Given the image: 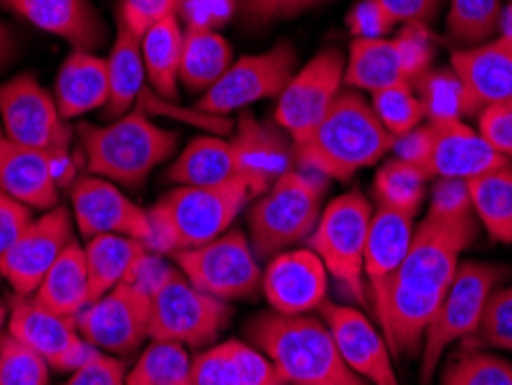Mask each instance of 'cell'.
Listing matches in <instances>:
<instances>
[{
    "instance_id": "obj_1",
    "label": "cell",
    "mask_w": 512,
    "mask_h": 385,
    "mask_svg": "<svg viewBox=\"0 0 512 385\" xmlns=\"http://www.w3.org/2000/svg\"><path fill=\"white\" fill-rule=\"evenodd\" d=\"M478 231V217L443 222L425 217L413 233L393 282L374 303L376 319L393 356H411L423 349L425 332L446 298L459 268V256Z\"/></svg>"
},
{
    "instance_id": "obj_2",
    "label": "cell",
    "mask_w": 512,
    "mask_h": 385,
    "mask_svg": "<svg viewBox=\"0 0 512 385\" xmlns=\"http://www.w3.org/2000/svg\"><path fill=\"white\" fill-rule=\"evenodd\" d=\"M395 141L363 95L340 90L321 123L303 141L293 143V153L298 169L326 180H349L360 169L383 160Z\"/></svg>"
},
{
    "instance_id": "obj_3",
    "label": "cell",
    "mask_w": 512,
    "mask_h": 385,
    "mask_svg": "<svg viewBox=\"0 0 512 385\" xmlns=\"http://www.w3.org/2000/svg\"><path fill=\"white\" fill-rule=\"evenodd\" d=\"M247 335L266 353L286 385H367L342 360L326 321L312 314L266 312L252 319Z\"/></svg>"
},
{
    "instance_id": "obj_4",
    "label": "cell",
    "mask_w": 512,
    "mask_h": 385,
    "mask_svg": "<svg viewBox=\"0 0 512 385\" xmlns=\"http://www.w3.org/2000/svg\"><path fill=\"white\" fill-rule=\"evenodd\" d=\"M86 173L139 190L150 173L176 153L178 134L155 125L143 111H130L109 125L77 127Z\"/></svg>"
},
{
    "instance_id": "obj_5",
    "label": "cell",
    "mask_w": 512,
    "mask_h": 385,
    "mask_svg": "<svg viewBox=\"0 0 512 385\" xmlns=\"http://www.w3.org/2000/svg\"><path fill=\"white\" fill-rule=\"evenodd\" d=\"M254 199L243 178L213 187H176L148 208L155 254H176L220 238Z\"/></svg>"
},
{
    "instance_id": "obj_6",
    "label": "cell",
    "mask_w": 512,
    "mask_h": 385,
    "mask_svg": "<svg viewBox=\"0 0 512 385\" xmlns=\"http://www.w3.org/2000/svg\"><path fill=\"white\" fill-rule=\"evenodd\" d=\"M323 176L293 166L256 199L247 213L250 243L259 259H273L275 254L303 243L312 236L323 210V194L328 190Z\"/></svg>"
},
{
    "instance_id": "obj_7",
    "label": "cell",
    "mask_w": 512,
    "mask_h": 385,
    "mask_svg": "<svg viewBox=\"0 0 512 385\" xmlns=\"http://www.w3.org/2000/svg\"><path fill=\"white\" fill-rule=\"evenodd\" d=\"M374 208L363 192L353 190L337 196L321 210L312 231L310 249L319 256L328 275L340 282L346 293L363 305L365 286V247L370 236Z\"/></svg>"
},
{
    "instance_id": "obj_8",
    "label": "cell",
    "mask_w": 512,
    "mask_h": 385,
    "mask_svg": "<svg viewBox=\"0 0 512 385\" xmlns=\"http://www.w3.org/2000/svg\"><path fill=\"white\" fill-rule=\"evenodd\" d=\"M231 305L197 289L178 268H167L153 284L150 339L206 349L229 326Z\"/></svg>"
},
{
    "instance_id": "obj_9",
    "label": "cell",
    "mask_w": 512,
    "mask_h": 385,
    "mask_svg": "<svg viewBox=\"0 0 512 385\" xmlns=\"http://www.w3.org/2000/svg\"><path fill=\"white\" fill-rule=\"evenodd\" d=\"M153 259L143 263L139 275L118 284L116 289L104 293L95 303H90L77 316L81 337L95 351L109 353L116 358L132 356L139 346L150 342V314H153V284L148 279V270ZM164 270V268H162ZM160 270V273H162Z\"/></svg>"
},
{
    "instance_id": "obj_10",
    "label": "cell",
    "mask_w": 512,
    "mask_h": 385,
    "mask_svg": "<svg viewBox=\"0 0 512 385\" xmlns=\"http://www.w3.org/2000/svg\"><path fill=\"white\" fill-rule=\"evenodd\" d=\"M503 277H506V270L501 266H492V263H459L453 284L448 286L439 312L429 323L423 349H420V358H423L420 379L425 385L434 379L436 367H439L448 346L480 330L489 296L499 289Z\"/></svg>"
},
{
    "instance_id": "obj_11",
    "label": "cell",
    "mask_w": 512,
    "mask_h": 385,
    "mask_svg": "<svg viewBox=\"0 0 512 385\" xmlns=\"http://www.w3.org/2000/svg\"><path fill=\"white\" fill-rule=\"evenodd\" d=\"M0 127L12 141L40 150L58 162H72V125L54 97L33 74H17L0 86Z\"/></svg>"
},
{
    "instance_id": "obj_12",
    "label": "cell",
    "mask_w": 512,
    "mask_h": 385,
    "mask_svg": "<svg viewBox=\"0 0 512 385\" xmlns=\"http://www.w3.org/2000/svg\"><path fill=\"white\" fill-rule=\"evenodd\" d=\"M173 263L197 289L224 303L250 298L261 289L259 256L245 231L229 229L206 245L176 252Z\"/></svg>"
},
{
    "instance_id": "obj_13",
    "label": "cell",
    "mask_w": 512,
    "mask_h": 385,
    "mask_svg": "<svg viewBox=\"0 0 512 385\" xmlns=\"http://www.w3.org/2000/svg\"><path fill=\"white\" fill-rule=\"evenodd\" d=\"M296 60V49L286 42L266 54L240 58L208 93L201 95L197 107L210 116H227L254 102L280 97L296 74Z\"/></svg>"
},
{
    "instance_id": "obj_14",
    "label": "cell",
    "mask_w": 512,
    "mask_h": 385,
    "mask_svg": "<svg viewBox=\"0 0 512 385\" xmlns=\"http://www.w3.org/2000/svg\"><path fill=\"white\" fill-rule=\"evenodd\" d=\"M346 60L340 49H323L303 70L293 74L289 86L277 97L275 123L293 143L303 141L340 95Z\"/></svg>"
},
{
    "instance_id": "obj_15",
    "label": "cell",
    "mask_w": 512,
    "mask_h": 385,
    "mask_svg": "<svg viewBox=\"0 0 512 385\" xmlns=\"http://www.w3.org/2000/svg\"><path fill=\"white\" fill-rule=\"evenodd\" d=\"M72 217L86 240L97 236L137 238L150 247L153 224L148 208L134 203L111 180L84 173L70 185Z\"/></svg>"
},
{
    "instance_id": "obj_16",
    "label": "cell",
    "mask_w": 512,
    "mask_h": 385,
    "mask_svg": "<svg viewBox=\"0 0 512 385\" xmlns=\"http://www.w3.org/2000/svg\"><path fill=\"white\" fill-rule=\"evenodd\" d=\"M74 243V217L67 208L42 210L0 256V277L17 296H33L58 256Z\"/></svg>"
},
{
    "instance_id": "obj_17",
    "label": "cell",
    "mask_w": 512,
    "mask_h": 385,
    "mask_svg": "<svg viewBox=\"0 0 512 385\" xmlns=\"http://www.w3.org/2000/svg\"><path fill=\"white\" fill-rule=\"evenodd\" d=\"M7 332L49 362L54 372L70 374L84 365L95 349L81 337L77 319H67L37 303L33 296H19L7 316Z\"/></svg>"
},
{
    "instance_id": "obj_18",
    "label": "cell",
    "mask_w": 512,
    "mask_h": 385,
    "mask_svg": "<svg viewBox=\"0 0 512 385\" xmlns=\"http://www.w3.org/2000/svg\"><path fill=\"white\" fill-rule=\"evenodd\" d=\"M74 180L72 162H58L40 150L21 146L0 127V192L30 210H51L60 201V187H70Z\"/></svg>"
},
{
    "instance_id": "obj_19",
    "label": "cell",
    "mask_w": 512,
    "mask_h": 385,
    "mask_svg": "<svg viewBox=\"0 0 512 385\" xmlns=\"http://www.w3.org/2000/svg\"><path fill=\"white\" fill-rule=\"evenodd\" d=\"M425 127L427 148L420 169L429 178L473 180L510 162L464 120H429Z\"/></svg>"
},
{
    "instance_id": "obj_20",
    "label": "cell",
    "mask_w": 512,
    "mask_h": 385,
    "mask_svg": "<svg viewBox=\"0 0 512 385\" xmlns=\"http://www.w3.org/2000/svg\"><path fill=\"white\" fill-rule=\"evenodd\" d=\"M321 319L333 335L337 351L353 374L372 385H399L393 351L374 323L351 305H321Z\"/></svg>"
},
{
    "instance_id": "obj_21",
    "label": "cell",
    "mask_w": 512,
    "mask_h": 385,
    "mask_svg": "<svg viewBox=\"0 0 512 385\" xmlns=\"http://www.w3.org/2000/svg\"><path fill=\"white\" fill-rule=\"evenodd\" d=\"M328 279L326 266L310 247L286 249L268 261L261 289L273 312L300 316L326 303Z\"/></svg>"
},
{
    "instance_id": "obj_22",
    "label": "cell",
    "mask_w": 512,
    "mask_h": 385,
    "mask_svg": "<svg viewBox=\"0 0 512 385\" xmlns=\"http://www.w3.org/2000/svg\"><path fill=\"white\" fill-rule=\"evenodd\" d=\"M231 143L233 169L243 178L254 196L270 190V185L296 166L293 141L277 123H259L250 111L238 118Z\"/></svg>"
},
{
    "instance_id": "obj_23",
    "label": "cell",
    "mask_w": 512,
    "mask_h": 385,
    "mask_svg": "<svg viewBox=\"0 0 512 385\" xmlns=\"http://www.w3.org/2000/svg\"><path fill=\"white\" fill-rule=\"evenodd\" d=\"M450 70L462 81L466 116H480L492 104L512 100V40H496L469 49H455Z\"/></svg>"
},
{
    "instance_id": "obj_24",
    "label": "cell",
    "mask_w": 512,
    "mask_h": 385,
    "mask_svg": "<svg viewBox=\"0 0 512 385\" xmlns=\"http://www.w3.org/2000/svg\"><path fill=\"white\" fill-rule=\"evenodd\" d=\"M7 10L30 21L35 28L60 37L72 51L95 54L107 33L90 0H0Z\"/></svg>"
},
{
    "instance_id": "obj_25",
    "label": "cell",
    "mask_w": 512,
    "mask_h": 385,
    "mask_svg": "<svg viewBox=\"0 0 512 385\" xmlns=\"http://www.w3.org/2000/svg\"><path fill=\"white\" fill-rule=\"evenodd\" d=\"M413 217L416 215L386 206H376L374 210L365 247V286H370L372 303H379L383 298L409 252L416 233Z\"/></svg>"
},
{
    "instance_id": "obj_26",
    "label": "cell",
    "mask_w": 512,
    "mask_h": 385,
    "mask_svg": "<svg viewBox=\"0 0 512 385\" xmlns=\"http://www.w3.org/2000/svg\"><path fill=\"white\" fill-rule=\"evenodd\" d=\"M192 385H286L273 362L238 339L213 344L192 358Z\"/></svg>"
},
{
    "instance_id": "obj_27",
    "label": "cell",
    "mask_w": 512,
    "mask_h": 385,
    "mask_svg": "<svg viewBox=\"0 0 512 385\" xmlns=\"http://www.w3.org/2000/svg\"><path fill=\"white\" fill-rule=\"evenodd\" d=\"M155 252L146 243L127 236H97L86 240L84 256L88 270L90 303L118 284L139 275L143 263Z\"/></svg>"
},
{
    "instance_id": "obj_28",
    "label": "cell",
    "mask_w": 512,
    "mask_h": 385,
    "mask_svg": "<svg viewBox=\"0 0 512 385\" xmlns=\"http://www.w3.org/2000/svg\"><path fill=\"white\" fill-rule=\"evenodd\" d=\"M54 100L65 120L81 118L90 111L107 107V60H102L95 54H88V51H72V54L65 58V63L60 65Z\"/></svg>"
},
{
    "instance_id": "obj_29",
    "label": "cell",
    "mask_w": 512,
    "mask_h": 385,
    "mask_svg": "<svg viewBox=\"0 0 512 385\" xmlns=\"http://www.w3.org/2000/svg\"><path fill=\"white\" fill-rule=\"evenodd\" d=\"M183 37L176 14L157 21L141 37V58L146 67L150 90L160 100L176 102L180 83V60H183Z\"/></svg>"
},
{
    "instance_id": "obj_30",
    "label": "cell",
    "mask_w": 512,
    "mask_h": 385,
    "mask_svg": "<svg viewBox=\"0 0 512 385\" xmlns=\"http://www.w3.org/2000/svg\"><path fill=\"white\" fill-rule=\"evenodd\" d=\"M33 298L67 319H77L90 305L86 256L84 247L77 240L58 256V261L44 275L42 284L37 286Z\"/></svg>"
},
{
    "instance_id": "obj_31",
    "label": "cell",
    "mask_w": 512,
    "mask_h": 385,
    "mask_svg": "<svg viewBox=\"0 0 512 385\" xmlns=\"http://www.w3.org/2000/svg\"><path fill=\"white\" fill-rule=\"evenodd\" d=\"M109 70V102L104 107V116L116 120L130 113L139 102L141 90L146 88V67L141 58V37L132 33L123 24L118 26L114 47L107 60Z\"/></svg>"
},
{
    "instance_id": "obj_32",
    "label": "cell",
    "mask_w": 512,
    "mask_h": 385,
    "mask_svg": "<svg viewBox=\"0 0 512 385\" xmlns=\"http://www.w3.org/2000/svg\"><path fill=\"white\" fill-rule=\"evenodd\" d=\"M169 183L176 187H213L236 178L231 143L215 134H203L187 143L167 171Z\"/></svg>"
},
{
    "instance_id": "obj_33",
    "label": "cell",
    "mask_w": 512,
    "mask_h": 385,
    "mask_svg": "<svg viewBox=\"0 0 512 385\" xmlns=\"http://www.w3.org/2000/svg\"><path fill=\"white\" fill-rule=\"evenodd\" d=\"M233 65V49L217 30L185 28L180 83L192 93H208Z\"/></svg>"
},
{
    "instance_id": "obj_34",
    "label": "cell",
    "mask_w": 512,
    "mask_h": 385,
    "mask_svg": "<svg viewBox=\"0 0 512 385\" xmlns=\"http://www.w3.org/2000/svg\"><path fill=\"white\" fill-rule=\"evenodd\" d=\"M344 83L349 88L376 93L395 83H411L406 79L402 58L393 40H353L349 63L344 67Z\"/></svg>"
},
{
    "instance_id": "obj_35",
    "label": "cell",
    "mask_w": 512,
    "mask_h": 385,
    "mask_svg": "<svg viewBox=\"0 0 512 385\" xmlns=\"http://www.w3.org/2000/svg\"><path fill=\"white\" fill-rule=\"evenodd\" d=\"M473 213L492 240L512 245V162L469 180Z\"/></svg>"
},
{
    "instance_id": "obj_36",
    "label": "cell",
    "mask_w": 512,
    "mask_h": 385,
    "mask_svg": "<svg viewBox=\"0 0 512 385\" xmlns=\"http://www.w3.org/2000/svg\"><path fill=\"white\" fill-rule=\"evenodd\" d=\"M125 385H192L190 349L176 342L150 339L127 372Z\"/></svg>"
},
{
    "instance_id": "obj_37",
    "label": "cell",
    "mask_w": 512,
    "mask_h": 385,
    "mask_svg": "<svg viewBox=\"0 0 512 385\" xmlns=\"http://www.w3.org/2000/svg\"><path fill=\"white\" fill-rule=\"evenodd\" d=\"M429 176L409 162L393 157L383 162L374 176V201L376 206H386L402 213L416 215L427 196Z\"/></svg>"
},
{
    "instance_id": "obj_38",
    "label": "cell",
    "mask_w": 512,
    "mask_h": 385,
    "mask_svg": "<svg viewBox=\"0 0 512 385\" xmlns=\"http://www.w3.org/2000/svg\"><path fill=\"white\" fill-rule=\"evenodd\" d=\"M503 0H450L448 35L457 47H478L489 42L501 24Z\"/></svg>"
},
{
    "instance_id": "obj_39",
    "label": "cell",
    "mask_w": 512,
    "mask_h": 385,
    "mask_svg": "<svg viewBox=\"0 0 512 385\" xmlns=\"http://www.w3.org/2000/svg\"><path fill=\"white\" fill-rule=\"evenodd\" d=\"M427 120H462L466 116V100L462 81L453 70H429L413 81Z\"/></svg>"
},
{
    "instance_id": "obj_40",
    "label": "cell",
    "mask_w": 512,
    "mask_h": 385,
    "mask_svg": "<svg viewBox=\"0 0 512 385\" xmlns=\"http://www.w3.org/2000/svg\"><path fill=\"white\" fill-rule=\"evenodd\" d=\"M372 109L395 139L406 137L425 120L423 102L413 90V83H395V86L376 90L372 93Z\"/></svg>"
},
{
    "instance_id": "obj_41",
    "label": "cell",
    "mask_w": 512,
    "mask_h": 385,
    "mask_svg": "<svg viewBox=\"0 0 512 385\" xmlns=\"http://www.w3.org/2000/svg\"><path fill=\"white\" fill-rule=\"evenodd\" d=\"M0 385H51L49 362L5 332L0 337Z\"/></svg>"
},
{
    "instance_id": "obj_42",
    "label": "cell",
    "mask_w": 512,
    "mask_h": 385,
    "mask_svg": "<svg viewBox=\"0 0 512 385\" xmlns=\"http://www.w3.org/2000/svg\"><path fill=\"white\" fill-rule=\"evenodd\" d=\"M441 385H512V362L485 351H466L450 362Z\"/></svg>"
},
{
    "instance_id": "obj_43",
    "label": "cell",
    "mask_w": 512,
    "mask_h": 385,
    "mask_svg": "<svg viewBox=\"0 0 512 385\" xmlns=\"http://www.w3.org/2000/svg\"><path fill=\"white\" fill-rule=\"evenodd\" d=\"M425 217L443 222H459L476 217L471 203L469 180L455 178H436L432 187V199H429V210Z\"/></svg>"
},
{
    "instance_id": "obj_44",
    "label": "cell",
    "mask_w": 512,
    "mask_h": 385,
    "mask_svg": "<svg viewBox=\"0 0 512 385\" xmlns=\"http://www.w3.org/2000/svg\"><path fill=\"white\" fill-rule=\"evenodd\" d=\"M393 42L399 51V58H402L406 79L413 83L429 72L434 58V40L427 24H406Z\"/></svg>"
},
{
    "instance_id": "obj_45",
    "label": "cell",
    "mask_w": 512,
    "mask_h": 385,
    "mask_svg": "<svg viewBox=\"0 0 512 385\" xmlns=\"http://www.w3.org/2000/svg\"><path fill=\"white\" fill-rule=\"evenodd\" d=\"M478 332L483 335L485 344L512 351V286H499L489 296Z\"/></svg>"
},
{
    "instance_id": "obj_46",
    "label": "cell",
    "mask_w": 512,
    "mask_h": 385,
    "mask_svg": "<svg viewBox=\"0 0 512 385\" xmlns=\"http://www.w3.org/2000/svg\"><path fill=\"white\" fill-rule=\"evenodd\" d=\"M328 0H238V10L250 26H266L280 19L298 17Z\"/></svg>"
},
{
    "instance_id": "obj_47",
    "label": "cell",
    "mask_w": 512,
    "mask_h": 385,
    "mask_svg": "<svg viewBox=\"0 0 512 385\" xmlns=\"http://www.w3.org/2000/svg\"><path fill=\"white\" fill-rule=\"evenodd\" d=\"M238 0H178V21L185 28L215 30L236 14Z\"/></svg>"
},
{
    "instance_id": "obj_48",
    "label": "cell",
    "mask_w": 512,
    "mask_h": 385,
    "mask_svg": "<svg viewBox=\"0 0 512 385\" xmlns=\"http://www.w3.org/2000/svg\"><path fill=\"white\" fill-rule=\"evenodd\" d=\"M127 365L123 358L109 356V353L93 351L84 365L70 372L65 385H125Z\"/></svg>"
},
{
    "instance_id": "obj_49",
    "label": "cell",
    "mask_w": 512,
    "mask_h": 385,
    "mask_svg": "<svg viewBox=\"0 0 512 385\" xmlns=\"http://www.w3.org/2000/svg\"><path fill=\"white\" fill-rule=\"evenodd\" d=\"M346 26L356 40H381L397 24L379 0H360L346 17Z\"/></svg>"
},
{
    "instance_id": "obj_50",
    "label": "cell",
    "mask_w": 512,
    "mask_h": 385,
    "mask_svg": "<svg viewBox=\"0 0 512 385\" xmlns=\"http://www.w3.org/2000/svg\"><path fill=\"white\" fill-rule=\"evenodd\" d=\"M478 132L496 153L512 162V100L492 104L480 111Z\"/></svg>"
},
{
    "instance_id": "obj_51",
    "label": "cell",
    "mask_w": 512,
    "mask_h": 385,
    "mask_svg": "<svg viewBox=\"0 0 512 385\" xmlns=\"http://www.w3.org/2000/svg\"><path fill=\"white\" fill-rule=\"evenodd\" d=\"M176 12L178 0H123V5H120V24L130 28L137 37H143L150 26L173 17Z\"/></svg>"
},
{
    "instance_id": "obj_52",
    "label": "cell",
    "mask_w": 512,
    "mask_h": 385,
    "mask_svg": "<svg viewBox=\"0 0 512 385\" xmlns=\"http://www.w3.org/2000/svg\"><path fill=\"white\" fill-rule=\"evenodd\" d=\"M33 210L0 192V256L10 249L33 220Z\"/></svg>"
},
{
    "instance_id": "obj_53",
    "label": "cell",
    "mask_w": 512,
    "mask_h": 385,
    "mask_svg": "<svg viewBox=\"0 0 512 385\" xmlns=\"http://www.w3.org/2000/svg\"><path fill=\"white\" fill-rule=\"evenodd\" d=\"M395 24H427L439 12L441 0H379Z\"/></svg>"
},
{
    "instance_id": "obj_54",
    "label": "cell",
    "mask_w": 512,
    "mask_h": 385,
    "mask_svg": "<svg viewBox=\"0 0 512 385\" xmlns=\"http://www.w3.org/2000/svg\"><path fill=\"white\" fill-rule=\"evenodd\" d=\"M14 51H17V40L7 24H0V70L10 63Z\"/></svg>"
},
{
    "instance_id": "obj_55",
    "label": "cell",
    "mask_w": 512,
    "mask_h": 385,
    "mask_svg": "<svg viewBox=\"0 0 512 385\" xmlns=\"http://www.w3.org/2000/svg\"><path fill=\"white\" fill-rule=\"evenodd\" d=\"M499 30H501L503 37H508V40H512V5H508L506 10H503Z\"/></svg>"
},
{
    "instance_id": "obj_56",
    "label": "cell",
    "mask_w": 512,
    "mask_h": 385,
    "mask_svg": "<svg viewBox=\"0 0 512 385\" xmlns=\"http://www.w3.org/2000/svg\"><path fill=\"white\" fill-rule=\"evenodd\" d=\"M7 316H10V309L0 303V337H3V328L7 326Z\"/></svg>"
}]
</instances>
